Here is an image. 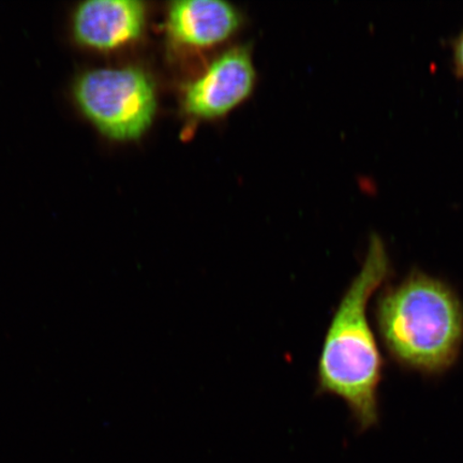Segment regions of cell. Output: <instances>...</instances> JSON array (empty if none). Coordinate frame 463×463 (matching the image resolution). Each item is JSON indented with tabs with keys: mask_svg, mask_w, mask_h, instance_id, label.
Returning <instances> with one entry per match:
<instances>
[{
	"mask_svg": "<svg viewBox=\"0 0 463 463\" xmlns=\"http://www.w3.org/2000/svg\"><path fill=\"white\" fill-rule=\"evenodd\" d=\"M145 23L146 7L143 2L89 0L75 9L72 29L79 43L109 51L135 42L141 36Z\"/></svg>",
	"mask_w": 463,
	"mask_h": 463,
	"instance_id": "obj_5",
	"label": "cell"
},
{
	"mask_svg": "<svg viewBox=\"0 0 463 463\" xmlns=\"http://www.w3.org/2000/svg\"><path fill=\"white\" fill-rule=\"evenodd\" d=\"M391 273L384 241L373 234L360 271L334 312L318 356V395L341 399L362 430L379 420L378 393L383 372V360L368 322L367 305Z\"/></svg>",
	"mask_w": 463,
	"mask_h": 463,
	"instance_id": "obj_1",
	"label": "cell"
},
{
	"mask_svg": "<svg viewBox=\"0 0 463 463\" xmlns=\"http://www.w3.org/2000/svg\"><path fill=\"white\" fill-rule=\"evenodd\" d=\"M73 95L85 118L115 141L141 137L157 109L152 78L136 67L86 71L75 82Z\"/></svg>",
	"mask_w": 463,
	"mask_h": 463,
	"instance_id": "obj_3",
	"label": "cell"
},
{
	"mask_svg": "<svg viewBox=\"0 0 463 463\" xmlns=\"http://www.w3.org/2000/svg\"><path fill=\"white\" fill-rule=\"evenodd\" d=\"M376 326L387 352L401 366L424 374L447 372L463 345V305L439 278L413 270L380 295Z\"/></svg>",
	"mask_w": 463,
	"mask_h": 463,
	"instance_id": "obj_2",
	"label": "cell"
},
{
	"mask_svg": "<svg viewBox=\"0 0 463 463\" xmlns=\"http://www.w3.org/2000/svg\"><path fill=\"white\" fill-rule=\"evenodd\" d=\"M240 17L233 5L222 0H179L167 11L166 31L178 46L207 49L230 38Z\"/></svg>",
	"mask_w": 463,
	"mask_h": 463,
	"instance_id": "obj_6",
	"label": "cell"
},
{
	"mask_svg": "<svg viewBox=\"0 0 463 463\" xmlns=\"http://www.w3.org/2000/svg\"><path fill=\"white\" fill-rule=\"evenodd\" d=\"M455 62L457 69L463 75V33L460 34L458 40H457L455 45Z\"/></svg>",
	"mask_w": 463,
	"mask_h": 463,
	"instance_id": "obj_7",
	"label": "cell"
},
{
	"mask_svg": "<svg viewBox=\"0 0 463 463\" xmlns=\"http://www.w3.org/2000/svg\"><path fill=\"white\" fill-rule=\"evenodd\" d=\"M254 80L256 72L248 52L230 50L188 86L184 96V111L200 119L222 118L247 99Z\"/></svg>",
	"mask_w": 463,
	"mask_h": 463,
	"instance_id": "obj_4",
	"label": "cell"
}]
</instances>
